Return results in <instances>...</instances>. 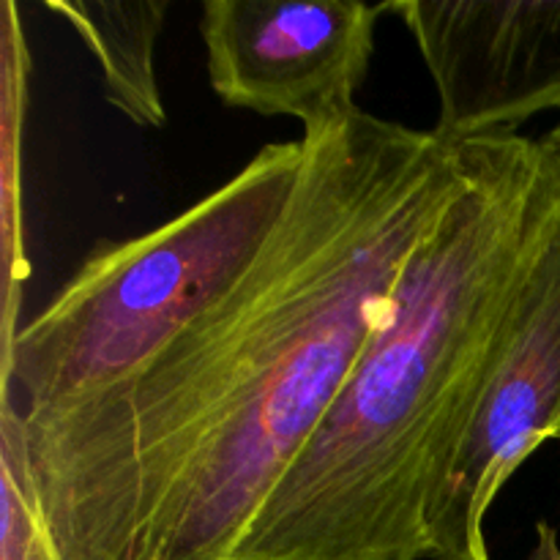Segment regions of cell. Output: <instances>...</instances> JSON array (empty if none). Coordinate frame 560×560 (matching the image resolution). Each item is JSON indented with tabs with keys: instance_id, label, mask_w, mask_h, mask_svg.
Returning a JSON list of instances; mask_svg holds the SVG:
<instances>
[{
	"instance_id": "cell-1",
	"label": "cell",
	"mask_w": 560,
	"mask_h": 560,
	"mask_svg": "<svg viewBox=\"0 0 560 560\" xmlns=\"http://www.w3.org/2000/svg\"><path fill=\"white\" fill-rule=\"evenodd\" d=\"M301 142L293 202L228 299L126 381L20 413L66 560L233 558L465 178L463 142L364 109Z\"/></svg>"
},
{
	"instance_id": "cell-2",
	"label": "cell",
	"mask_w": 560,
	"mask_h": 560,
	"mask_svg": "<svg viewBox=\"0 0 560 560\" xmlns=\"http://www.w3.org/2000/svg\"><path fill=\"white\" fill-rule=\"evenodd\" d=\"M463 148V184L410 249L323 424L230 560H432V509L560 195L536 140Z\"/></svg>"
},
{
	"instance_id": "cell-3",
	"label": "cell",
	"mask_w": 560,
	"mask_h": 560,
	"mask_svg": "<svg viewBox=\"0 0 560 560\" xmlns=\"http://www.w3.org/2000/svg\"><path fill=\"white\" fill-rule=\"evenodd\" d=\"M304 142H271L233 178L151 233L98 244L5 342L3 392L47 413L135 375L255 268L282 224Z\"/></svg>"
},
{
	"instance_id": "cell-4",
	"label": "cell",
	"mask_w": 560,
	"mask_h": 560,
	"mask_svg": "<svg viewBox=\"0 0 560 560\" xmlns=\"http://www.w3.org/2000/svg\"><path fill=\"white\" fill-rule=\"evenodd\" d=\"M547 441H560V195L514 284L432 509V560H490L487 514Z\"/></svg>"
},
{
	"instance_id": "cell-5",
	"label": "cell",
	"mask_w": 560,
	"mask_h": 560,
	"mask_svg": "<svg viewBox=\"0 0 560 560\" xmlns=\"http://www.w3.org/2000/svg\"><path fill=\"white\" fill-rule=\"evenodd\" d=\"M383 3L206 0L208 80L228 107L288 115L304 135L359 113Z\"/></svg>"
},
{
	"instance_id": "cell-6",
	"label": "cell",
	"mask_w": 560,
	"mask_h": 560,
	"mask_svg": "<svg viewBox=\"0 0 560 560\" xmlns=\"http://www.w3.org/2000/svg\"><path fill=\"white\" fill-rule=\"evenodd\" d=\"M435 82L443 142L517 135L560 109V0H392Z\"/></svg>"
},
{
	"instance_id": "cell-7",
	"label": "cell",
	"mask_w": 560,
	"mask_h": 560,
	"mask_svg": "<svg viewBox=\"0 0 560 560\" xmlns=\"http://www.w3.org/2000/svg\"><path fill=\"white\" fill-rule=\"evenodd\" d=\"M47 9L63 16L96 55L107 102L131 124L145 129L164 126L167 115L156 80V42L170 0H49Z\"/></svg>"
},
{
	"instance_id": "cell-8",
	"label": "cell",
	"mask_w": 560,
	"mask_h": 560,
	"mask_svg": "<svg viewBox=\"0 0 560 560\" xmlns=\"http://www.w3.org/2000/svg\"><path fill=\"white\" fill-rule=\"evenodd\" d=\"M0 492H3L0 560H66L44 517L31 457H27L22 416L5 392L0 408Z\"/></svg>"
},
{
	"instance_id": "cell-9",
	"label": "cell",
	"mask_w": 560,
	"mask_h": 560,
	"mask_svg": "<svg viewBox=\"0 0 560 560\" xmlns=\"http://www.w3.org/2000/svg\"><path fill=\"white\" fill-rule=\"evenodd\" d=\"M525 560H560V541H558V530L552 528L550 523L541 520L536 525V541H534V550Z\"/></svg>"
},
{
	"instance_id": "cell-10",
	"label": "cell",
	"mask_w": 560,
	"mask_h": 560,
	"mask_svg": "<svg viewBox=\"0 0 560 560\" xmlns=\"http://www.w3.org/2000/svg\"><path fill=\"white\" fill-rule=\"evenodd\" d=\"M536 142H539V151L541 156H545L547 167H550L552 178H556V184L560 186V124L552 126V129Z\"/></svg>"
}]
</instances>
